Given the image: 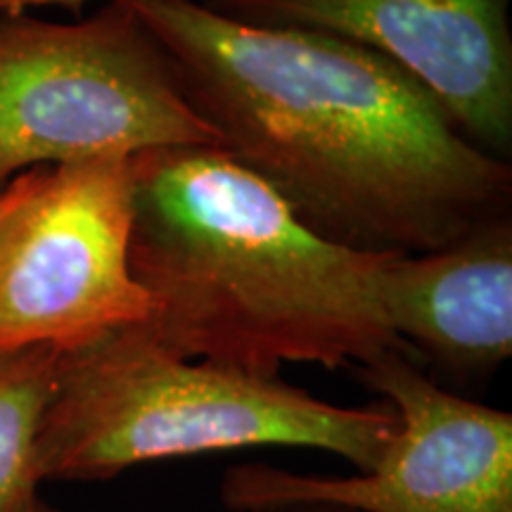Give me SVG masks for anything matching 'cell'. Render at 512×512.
Returning a JSON list of instances; mask_svg holds the SVG:
<instances>
[{
  "label": "cell",
  "instance_id": "obj_10",
  "mask_svg": "<svg viewBox=\"0 0 512 512\" xmlns=\"http://www.w3.org/2000/svg\"><path fill=\"white\" fill-rule=\"evenodd\" d=\"M50 169H31L27 174L17 176L8 188L0 192V247L8 238L12 223L17 221L19 211L27 207L31 197L46 183Z\"/></svg>",
  "mask_w": 512,
  "mask_h": 512
},
{
  "label": "cell",
  "instance_id": "obj_3",
  "mask_svg": "<svg viewBox=\"0 0 512 512\" xmlns=\"http://www.w3.org/2000/svg\"><path fill=\"white\" fill-rule=\"evenodd\" d=\"M399 430L387 401L335 406L280 377L178 356L136 325L57 356L34 460L41 482H91L150 460L304 446L370 472Z\"/></svg>",
  "mask_w": 512,
  "mask_h": 512
},
{
  "label": "cell",
  "instance_id": "obj_6",
  "mask_svg": "<svg viewBox=\"0 0 512 512\" xmlns=\"http://www.w3.org/2000/svg\"><path fill=\"white\" fill-rule=\"evenodd\" d=\"M351 370L401 418L380 465L351 477L233 465L219 486L228 510L332 503L358 512H512L508 411L446 392L403 351H387Z\"/></svg>",
  "mask_w": 512,
  "mask_h": 512
},
{
  "label": "cell",
  "instance_id": "obj_4",
  "mask_svg": "<svg viewBox=\"0 0 512 512\" xmlns=\"http://www.w3.org/2000/svg\"><path fill=\"white\" fill-rule=\"evenodd\" d=\"M159 147H223V138L124 0L74 22L0 12V192L31 169Z\"/></svg>",
  "mask_w": 512,
  "mask_h": 512
},
{
  "label": "cell",
  "instance_id": "obj_7",
  "mask_svg": "<svg viewBox=\"0 0 512 512\" xmlns=\"http://www.w3.org/2000/svg\"><path fill=\"white\" fill-rule=\"evenodd\" d=\"M235 22L373 50L425 86L470 143L512 155L510 0H200Z\"/></svg>",
  "mask_w": 512,
  "mask_h": 512
},
{
  "label": "cell",
  "instance_id": "obj_11",
  "mask_svg": "<svg viewBox=\"0 0 512 512\" xmlns=\"http://www.w3.org/2000/svg\"><path fill=\"white\" fill-rule=\"evenodd\" d=\"M93 0H0V12H34L38 8H64L74 17H81V10Z\"/></svg>",
  "mask_w": 512,
  "mask_h": 512
},
{
  "label": "cell",
  "instance_id": "obj_8",
  "mask_svg": "<svg viewBox=\"0 0 512 512\" xmlns=\"http://www.w3.org/2000/svg\"><path fill=\"white\" fill-rule=\"evenodd\" d=\"M377 294L389 330L456 380L512 356V219L422 254H384Z\"/></svg>",
  "mask_w": 512,
  "mask_h": 512
},
{
  "label": "cell",
  "instance_id": "obj_2",
  "mask_svg": "<svg viewBox=\"0 0 512 512\" xmlns=\"http://www.w3.org/2000/svg\"><path fill=\"white\" fill-rule=\"evenodd\" d=\"M382 259L318 235L223 147L133 155L128 261L155 302L143 328L178 356L261 377L413 356L384 320Z\"/></svg>",
  "mask_w": 512,
  "mask_h": 512
},
{
  "label": "cell",
  "instance_id": "obj_12",
  "mask_svg": "<svg viewBox=\"0 0 512 512\" xmlns=\"http://www.w3.org/2000/svg\"><path fill=\"white\" fill-rule=\"evenodd\" d=\"M254 512H358V510L342 508V505H332V503H283V505H271V508H259Z\"/></svg>",
  "mask_w": 512,
  "mask_h": 512
},
{
  "label": "cell",
  "instance_id": "obj_13",
  "mask_svg": "<svg viewBox=\"0 0 512 512\" xmlns=\"http://www.w3.org/2000/svg\"><path fill=\"white\" fill-rule=\"evenodd\" d=\"M12 512H60V510L53 508V505L43 501L41 496H34V498H31V501H27L24 505H19V508L12 510Z\"/></svg>",
  "mask_w": 512,
  "mask_h": 512
},
{
  "label": "cell",
  "instance_id": "obj_5",
  "mask_svg": "<svg viewBox=\"0 0 512 512\" xmlns=\"http://www.w3.org/2000/svg\"><path fill=\"white\" fill-rule=\"evenodd\" d=\"M133 157L55 166L0 247V354L88 347L155 316L128 261Z\"/></svg>",
  "mask_w": 512,
  "mask_h": 512
},
{
  "label": "cell",
  "instance_id": "obj_1",
  "mask_svg": "<svg viewBox=\"0 0 512 512\" xmlns=\"http://www.w3.org/2000/svg\"><path fill=\"white\" fill-rule=\"evenodd\" d=\"M178 88L318 235L377 254L441 249L510 216L512 166L373 50L235 22L200 0H124Z\"/></svg>",
  "mask_w": 512,
  "mask_h": 512
},
{
  "label": "cell",
  "instance_id": "obj_9",
  "mask_svg": "<svg viewBox=\"0 0 512 512\" xmlns=\"http://www.w3.org/2000/svg\"><path fill=\"white\" fill-rule=\"evenodd\" d=\"M60 351L31 347L0 354V512L38 496L36 434L53 392Z\"/></svg>",
  "mask_w": 512,
  "mask_h": 512
}]
</instances>
